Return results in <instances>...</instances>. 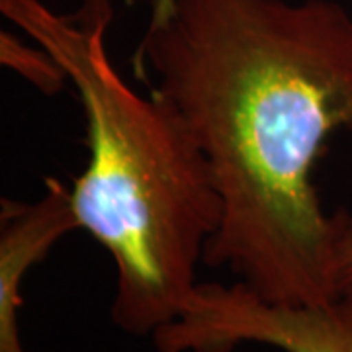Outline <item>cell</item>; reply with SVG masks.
<instances>
[{"label": "cell", "mask_w": 352, "mask_h": 352, "mask_svg": "<svg viewBox=\"0 0 352 352\" xmlns=\"http://www.w3.org/2000/svg\"><path fill=\"white\" fill-rule=\"evenodd\" d=\"M0 61L45 94L61 90L69 80L61 65L53 59L50 51L43 50L39 43H36V47L25 45L22 39L10 32L0 34Z\"/></svg>", "instance_id": "cell-5"}, {"label": "cell", "mask_w": 352, "mask_h": 352, "mask_svg": "<svg viewBox=\"0 0 352 352\" xmlns=\"http://www.w3.org/2000/svg\"><path fill=\"white\" fill-rule=\"evenodd\" d=\"M0 12L50 51L75 87L88 147L71 188L76 226L112 256L113 325L155 337L184 314L221 223L210 164L175 106L155 90L139 94L113 67L110 0H85L75 14L0 0Z\"/></svg>", "instance_id": "cell-2"}, {"label": "cell", "mask_w": 352, "mask_h": 352, "mask_svg": "<svg viewBox=\"0 0 352 352\" xmlns=\"http://www.w3.org/2000/svg\"><path fill=\"white\" fill-rule=\"evenodd\" d=\"M204 153L221 223L204 263L254 296H339L314 168L352 129V16L337 0H153L135 53Z\"/></svg>", "instance_id": "cell-1"}, {"label": "cell", "mask_w": 352, "mask_h": 352, "mask_svg": "<svg viewBox=\"0 0 352 352\" xmlns=\"http://www.w3.org/2000/svg\"><path fill=\"white\" fill-rule=\"evenodd\" d=\"M335 219V282L337 289L352 288V214L340 212Z\"/></svg>", "instance_id": "cell-6"}, {"label": "cell", "mask_w": 352, "mask_h": 352, "mask_svg": "<svg viewBox=\"0 0 352 352\" xmlns=\"http://www.w3.org/2000/svg\"><path fill=\"white\" fill-rule=\"evenodd\" d=\"M157 352H233L261 344L280 352H352V288L315 305H282L241 282H206L184 314L155 337Z\"/></svg>", "instance_id": "cell-3"}, {"label": "cell", "mask_w": 352, "mask_h": 352, "mask_svg": "<svg viewBox=\"0 0 352 352\" xmlns=\"http://www.w3.org/2000/svg\"><path fill=\"white\" fill-rule=\"evenodd\" d=\"M78 229L71 188L45 180L38 201L2 200L0 212V352H25L18 314L28 272L47 256L51 247Z\"/></svg>", "instance_id": "cell-4"}]
</instances>
